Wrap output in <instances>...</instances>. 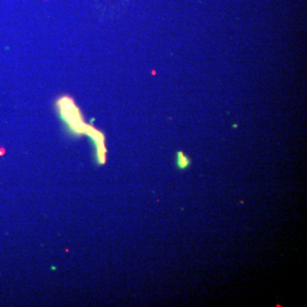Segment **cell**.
Segmentation results:
<instances>
[{"instance_id": "6da1fadb", "label": "cell", "mask_w": 307, "mask_h": 307, "mask_svg": "<svg viewBox=\"0 0 307 307\" xmlns=\"http://www.w3.org/2000/svg\"><path fill=\"white\" fill-rule=\"evenodd\" d=\"M190 164V159L183 152H178L177 155V165L179 169H185Z\"/></svg>"}]
</instances>
